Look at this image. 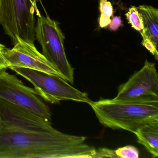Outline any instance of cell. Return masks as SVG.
Instances as JSON below:
<instances>
[{
  "instance_id": "cell-1",
  "label": "cell",
  "mask_w": 158,
  "mask_h": 158,
  "mask_svg": "<svg viewBox=\"0 0 158 158\" xmlns=\"http://www.w3.org/2000/svg\"><path fill=\"white\" fill-rule=\"evenodd\" d=\"M86 137L50 131L0 129V158H99Z\"/></svg>"
},
{
  "instance_id": "cell-2",
  "label": "cell",
  "mask_w": 158,
  "mask_h": 158,
  "mask_svg": "<svg viewBox=\"0 0 158 158\" xmlns=\"http://www.w3.org/2000/svg\"><path fill=\"white\" fill-rule=\"evenodd\" d=\"M105 127L134 133L142 125L158 120V97L101 99L89 103Z\"/></svg>"
},
{
  "instance_id": "cell-3",
  "label": "cell",
  "mask_w": 158,
  "mask_h": 158,
  "mask_svg": "<svg viewBox=\"0 0 158 158\" xmlns=\"http://www.w3.org/2000/svg\"><path fill=\"white\" fill-rule=\"evenodd\" d=\"M40 0H1L0 24L14 45L19 37L34 43L36 18L40 15L37 3Z\"/></svg>"
},
{
  "instance_id": "cell-4",
  "label": "cell",
  "mask_w": 158,
  "mask_h": 158,
  "mask_svg": "<svg viewBox=\"0 0 158 158\" xmlns=\"http://www.w3.org/2000/svg\"><path fill=\"white\" fill-rule=\"evenodd\" d=\"M10 69L33 84L40 97L52 104L71 100L89 104L92 101L87 93L75 88L64 78L41 71L11 66Z\"/></svg>"
},
{
  "instance_id": "cell-5",
  "label": "cell",
  "mask_w": 158,
  "mask_h": 158,
  "mask_svg": "<svg viewBox=\"0 0 158 158\" xmlns=\"http://www.w3.org/2000/svg\"><path fill=\"white\" fill-rule=\"evenodd\" d=\"M35 39L41 45L43 55L66 81L73 84L74 69L67 60L64 44V35L58 22L48 15L38 16Z\"/></svg>"
},
{
  "instance_id": "cell-6",
  "label": "cell",
  "mask_w": 158,
  "mask_h": 158,
  "mask_svg": "<svg viewBox=\"0 0 158 158\" xmlns=\"http://www.w3.org/2000/svg\"><path fill=\"white\" fill-rule=\"evenodd\" d=\"M0 98L51 121L50 108L40 98L35 89L25 85L6 69L0 71Z\"/></svg>"
},
{
  "instance_id": "cell-7",
  "label": "cell",
  "mask_w": 158,
  "mask_h": 158,
  "mask_svg": "<svg viewBox=\"0 0 158 158\" xmlns=\"http://www.w3.org/2000/svg\"><path fill=\"white\" fill-rule=\"evenodd\" d=\"M4 55L9 68L14 66L33 69L65 79L43 54L38 51L34 43L27 42L19 37L17 38V42L12 48H5Z\"/></svg>"
},
{
  "instance_id": "cell-8",
  "label": "cell",
  "mask_w": 158,
  "mask_h": 158,
  "mask_svg": "<svg viewBox=\"0 0 158 158\" xmlns=\"http://www.w3.org/2000/svg\"><path fill=\"white\" fill-rule=\"evenodd\" d=\"M0 129L50 131L51 122L0 98Z\"/></svg>"
},
{
  "instance_id": "cell-9",
  "label": "cell",
  "mask_w": 158,
  "mask_h": 158,
  "mask_svg": "<svg viewBox=\"0 0 158 158\" xmlns=\"http://www.w3.org/2000/svg\"><path fill=\"white\" fill-rule=\"evenodd\" d=\"M118 91L114 98L158 97V75L155 64L146 60L143 67L131 76L127 82L121 85Z\"/></svg>"
},
{
  "instance_id": "cell-10",
  "label": "cell",
  "mask_w": 158,
  "mask_h": 158,
  "mask_svg": "<svg viewBox=\"0 0 158 158\" xmlns=\"http://www.w3.org/2000/svg\"><path fill=\"white\" fill-rule=\"evenodd\" d=\"M137 141L144 146L153 158L158 156V120L142 125L134 132Z\"/></svg>"
},
{
  "instance_id": "cell-11",
  "label": "cell",
  "mask_w": 158,
  "mask_h": 158,
  "mask_svg": "<svg viewBox=\"0 0 158 158\" xmlns=\"http://www.w3.org/2000/svg\"><path fill=\"white\" fill-rule=\"evenodd\" d=\"M142 16L145 33L158 48V10L152 6L143 5L138 8Z\"/></svg>"
},
{
  "instance_id": "cell-12",
  "label": "cell",
  "mask_w": 158,
  "mask_h": 158,
  "mask_svg": "<svg viewBox=\"0 0 158 158\" xmlns=\"http://www.w3.org/2000/svg\"><path fill=\"white\" fill-rule=\"evenodd\" d=\"M126 15L128 23L131 25L133 28L140 33L145 31L143 19L138 8L131 6Z\"/></svg>"
},
{
  "instance_id": "cell-13",
  "label": "cell",
  "mask_w": 158,
  "mask_h": 158,
  "mask_svg": "<svg viewBox=\"0 0 158 158\" xmlns=\"http://www.w3.org/2000/svg\"><path fill=\"white\" fill-rule=\"evenodd\" d=\"M101 16L99 25L102 28L108 26L111 22L110 17L113 13L111 3L107 0H100Z\"/></svg>"
},
{
  "instance_id": "cell-14",
  "label": "cell",
  "mask_w": 158,
  "mask_h": 158,
  "mask_svg": "<svg viewBox=\"0 0 158 158\" xmlns=\"http://www.w3.org/2000/svg\"><path fill=\"white\" fill-rule=\"evenodd\" d=\"M117 158H138L139 156L138 150L133 146H125L115 150Z\"/></svg>"
},
{
  "instance_id": "cell-15",
  "label": "cell",
  "mask_w": 158,
  "mask_h": 158,
  "mask_svg": "<svg viewBox=\"0 0 158 158\" xmlns=\"http://www.w3.org/2000/svg\"><path fill=\"white\" fill-rule=\"evenodd\" d=\"M142 36L143 40H142V44L150 52L152 55H154L155 59L158 60V48H156L151 40L148 36L145 34V31L140 33Z\"/></svg>"
},
{
  "instance_id": "cell-16",
  "label": "cell",
  "mask_w": 158,
  "mask_h": 158,
  "mask_svg": "<svg viewBox=\"0 0 158 158\" xmlns=\"http://www.w3.org/2000/svg\"><path fill=\"white\" fill-rule=\"evenodd\" d=\"M5 48H6L5 46L0 43V71L9 68L8 63L4 55Z\"/></svg>"
},
{
  "instance_id": "cell-17",
  "label": "cell",
  "mask_w": 158,
  "mask_h": 158,
  "mask_svg": "<svg viewBox=\"0 0 158 158\" xmlns=\"http://www.w3.org/2000/svg\"><path fill=\"white\" fill-rule=\"evenodd\" d=\"M122 24V20L120 17L115 16L111 20L110 23L109 24V27L111 31H116Z\"/></svg>"
},
{
  "instance_id": "cell-18",
  "label": "cell",
  "mask_w": 158,
  "mask_h": 158,
  "mask_svg": "<svg viewBox=\"0 0 158 158\" xmlns=\"http://www.w3.org/2000/svg\"></svg>"
},
{
  "instance_id": "cell-19",
  "label": "cell",
  "mask_w": 158,
  "mask_h": 158,
  "mask_svg": "<svg viewBox=\"0 0 158 158\" xmlns=\"http://www.w3.org/2000/svg\"><path fill=\"white\" fill-rule=\"evenodd\" d=\"M0 3H1V0H0Z\"/></svg>"
}]
</instances>
